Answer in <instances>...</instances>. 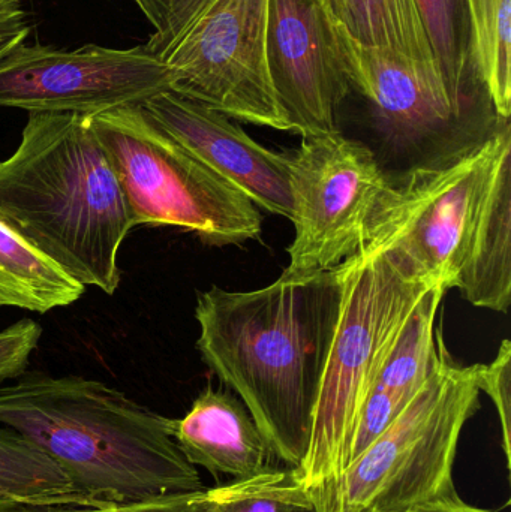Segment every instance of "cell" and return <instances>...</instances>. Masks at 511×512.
I'll use <instances>...</instances> for the list:
<instances>
[{"instance_id": "23", "label": "cell", "mask_w": 511, "mask_h": 512, "mask_svg": "<svg viewBox=\"0 0 511 512\" xmlns=\"http://www.w3.org/2000/svg\"><path fill=\"white\" fill-rule=\"evenodd\" d=\"M477 381L480 391L491 397L501 424V438L507 468L511 465V343H501L497 357L489 364H479Z\"/></svg>"}, {"instance_id": "19", "label": "cell", "mask_w": 511, "mask_h": 512, "mask_svg": "<svg viewBox=\"0 0 511 512\" xmlns=\"http://www.w3.org/2000/svg\"><path fill=\"white\" fill-rule=\"evenodd\" d=\"M471 62L498 116L511 114V0H465Z\"/></svg>"}, {"instance_id": "21", "label": "cell", "mask_w": 511, "mask_h": 512, "mask_svg": "<svg viewBox=\"0 0 511 512\" xmlns=\"http://www.w3.org/2000/svg\"><path fill=\"white\" fill-rule=\"evenodd\" d=\"M210 512H321L296 469H267L252 477L206 489Z\"/></svg>"}, {"instance_id": "6", "label": "cell", "mask_w": 511, "mask_h": 512, "mask_svg": "<svg viewBox=\"0 0 511 512\" xmlns=\"http://www.w3.org/2000/svg\"><path fill=\"white\" fill-rule=\"evenodd\" d=\"M152 24L144 44L171 92L230 119L291 132L267 66L269 0H134Z\"/></svg>"}, {"instance_id": "10", "label": "cell", "mask_w": 511, "mask_h": 512, "mask_svg": "<svg viewBox=\"0 0 511 512\" xmlns=\"http://www.w3.org/2000/svg\"><path fill=\"white\" fill-rule=\"evenodd\" d=\"M290 183L294 239L282 274L308 276L356 254L390 180L368 146L338 132L302 138Z\"/></svg>"}, {"instance_id": "26", "label": "cell", "mask_w": 511, "mask_h": 512, "mask_svg": "<svg viewBox=\"0 0 511 512\" xmlns=\"http://www.w3.org/2000/svg\"><path fill=\"white\" fill-rule=\"evenodd\" d=\"M404 512H498L488 510V508L476 507V505L468 504L464 499L459 498L455 501L440 502V504L425 505V507L413 508Z\"/></svg>"}, {"instance_id": "17", "label": "cell", "mask_w": 511, "mask_h": 512, "mask_svg": "<svg viewBox=\"0 0 511 512\" xmlns=\"http://www.w3.org/2000/svg\"><path fill=\"white\" fill-rule=\"evenodd\" d=\"M330 17L360 44L435 62L417 0H323ZM437 63V62H435Z\"/></svg>"}, {"instance_id": "4", "label": "cell", "mask_w": 511, "mask_h": 512, "mask_svg": "<svg viewBox=\"0 0 511 512\" xmlns=\"http://www.w3.org/2000/svg\"><path fill=\"white\" fill-rule=\"evenodd\" d=\"M0 224L84 288L116 292L135 224L89 117L29 113L17 150L0 162Z\"/></svg>"}, {"instance_id": "5", "label": "cell", "mask_w": 511, "mask_h": 512, "mask_svg": "<svg viewBox=\"0 0 511 512\" xmlns=\"http://www.w3.org/2000/svg\"><path fill=\"white\" fill-rule=\"evenodd\" d=\"M336 270L338 318L318 385L308 451L296 469L321 512L350 465L369 388L414 307L434 286L383 252H356Z\"/></svg>"}, {"instance_id": "14", "label": "cell", "mask_w": 511, "mask_h": 512, "mask_svg": "<svg viewBox=\"0 0 511 512\" xmlns=\"http://www.w3.org/2000/svg\"><path fill=\"white\" fill-rule=\"evenodd\" d=\"M446 292L441 285L426 291L381 364L360 412L350 463L407 408L440 366L446 345L437 319Z\"/></svg>"}, {"instance_id": "7", "label": "cell", "mask_w": 511, "mask_h": 512, "mask_svg": "<svg viewBox=\"0 0 511 512\" xmlns=\"http://www.w3.org/2000/svg\"><path fill=\"white\" fill-rule=\"evenodd\" d=\"M477 367L444 351L425 387L348 466L323 512H404L461 498L456 454L480 408Z\"/></svg>"}, {"instance_id": "8", "label": "cell", "mask_w": 511, "mask_h": 512, "mask_svg": "<svg viewBox=\"0 0 511 512\" xmlns=\"http://www.w3.org/2000/svg\"><path fill=\"white\" fill-rule=\"evenodd\" d=\"M87 117L113 165L135 228L179 227L210 246L260 239L258 207L162 131L141 105Z\"/></svg>"}, {"instance_id": "25", "label": "cell", "mask_w": 511, "mask_h": 512, "mask_svg": "<svg viewBox=\"0 0 511 512\" xmlns=\"http://www.w3.org/2000/svg\"><path fill=\"white\" fill-rule=\"evenodd\" d=\"M30 33L27 15L20 6H11L0 11V59L12 48L26 41Z\"/></svg>"}, {"instance_id": "20", "label": "cell", "mask_w": 511, "mask_h": 512, "mask_svg": "<svg viewBox=\"0 0 511 512\" xmlns=\"http://www.w3.org/2000/svg\"><path fill=\"white\" fill-rule=\"evenodd\" d=\"M68 475L35 445L0 426V505L27 504L72 495Z\"/></svg>"}, {"instance_id": "2", "label": "cell", "mask_w": 511, "mask_h": 512, "mask_svg": "<svg viewBox=\"0 0 511 512\" xmlns=\"http://www.w3.org/2000/svg\"><path fill=\"white\" fill-rule=\"evenodd\" d=\"M357 252H383L480 309L511 303V125L440 168L390 182Z\"/></svg>"}, {"instance_id": "15", "label": "cell", "mask_w": 511, "mask_h": 512, "mask_svg": "<svg viewBox=\"0 0 511 512\" xmlns=\"http://www.w3.org/2000/svg\"><path fill=\"white\" fill-rule=\"evenodd\" d=\"M173 438L192 466L213 475L237 480L273 468L272 447L230 390L207 385L185 417L173 420Z\"/></svg>"}, {"instance_id": "11", "label": "cell", "mask_w": 511, "mask_h": 512, "mask_svg": "<svg viewBox=\"0 0 511 512\" xmlns=\"http://www.w3.org/2000/svg\"><path fill=\"white\" fill-rule=\"evenodd\" d=\"M167 90L170 72L144 45L59 50L23 42L0 59V108L95 116Z\"/></svg>"}, {"instance_id": "28", "label": "cell", "mask_w": 511, "mask_h": 512, "mask_svg": "<svg viewBox=\"0 0 511 512\" xmlns=\"http://www.w3.org/2000/svg\"><path fill=\"white\" fill-rule=\"evenodd\" d=\"M0 512H11V511L5 510V508H0Z\"/></svg>"}, {"instance_id": "1", "label": "cell", "mask_w": 511, "mask_h": 512, "mask_svg": "<svg viewBox=\"0 0 511 512\" xmlns=\"http://www.w3.org/2000/svg\"><path fill=\"white\" fill-rule=\"evenodd\" d=\"M338 270L284 276L255 291L198 292L197 349L242 400L279 460L299 469L338 318Z\"/></svg>"}, {"instance_id": "24", "label": "cell", "mask_w": 511, "mask_h": 512, "mask_svg": "<svg viewBox=\"0 0 511 512\" xmlns=\"http://www.w3.org/2000/svg\"><path fill=\"white\" fill-rule=\"evenodd\" d=\"M41 336V325L33 319H21L0 330V382L20 378L26 373Z\"/></svg>"}, {"instance_id": "13", "label": "cell", "mask_w": 511, "mask_h": 512, "mask_svg": "<svg viewBox=\"0 0 511 512\" xmlns=\"http://www.w3.org/2000/svg\"><path fill=\"white\" fill-rule=\"evenodd\" d=\"M141 107L162 131L255 206L291 221L290 155L266 149L230 117L171 90Z\"/></svg>"}, {"instance_id": "27", "label": "cell", "mask_w": 511, "mask_h": 512, "mask_svg": "<svg viewBox=\"0 0 511 512\" xmlns=\"http://www.w3.org/2000/svg\"><path fill=\"white\" fill-rule=\"evenodd\" d=\"M20 0H0V6L3 8H9V6H18Z\"/></svg>"}, {"instance_id": "16", "label": "cell", "mask_w": 511, "mask_h": 512, "mask_svg": "<svg viewBox=\"0 0 511 512\" xmlns=\"http://www.w3.org/2000/svg\"><path fill=\"white\" fill-rule=\"evenodd\" d=\"M86 288L0 224V306L47 313L80 300Z\"/></svg>"}, {"instance_id": "12", "label": "cell", "mask_w": 511, "mask_h": 512, "mask_svg": "<svg viewBox=\"0 0 511 512\" xmlns=\"http://www.w3.org/2000/svg\"><path fill=\"white\" fill-rule=\"evenodd\" d=\"M267 66L291 132L338 134L351 87L323 0H269Z\"/></svg>"}, {"instance_id": "22", "label": "cell", "mask_w": 511, "mask_h": 512, "mask_svg": "<svg viewBox=\"0 0 511 512\" xmlns=\"http://www.w3.org/2000/svg\"><path fill=\"white\" fill-rule=\"evenodd\" d=\"M0 508L11 512H210L206 489L122 502L72 493L45 501L0 505Z\"/></svg>"}, {"instance_id": "18", "label": "cell", "mask_w": 511, "mask_h": 512, "mask_svg": "<svg viewBox=\"0 0 511 512\" xmlns=\"http://www.w3.org/2000/svg\"><path fill=\"white\" fill-rule=\"evenodd\" d=\"M444 80L456 98L470 104H492L471 62L470 21L465 0H417ZM495 108V107H494Z\"/></svg>"}, {"instance_id": "9", "label": "cell", "mask_w": 511, "mask_h": 512, "mask_svg": "<svg viewBox=\"0 0 511 512\" xmlns=\"http://www.w3.org/2000/svg\"><path fill=\"white\" fill-rule=\"evenodd\" d=\"M330 20L351 89L366 99L378 131L410 162L408 170L453 164L509 122L494 105L456 98L437 63L360 44Z\"/></svg>"}, {"instance_id": "3", "label": "cell", "mask_w": 511, "mask_h": 512, "mask_svg": "<svg viewBox=\"0 0 511 512\" xmlns=\"http://www.w3.org/2000/svg\"><path fill=\"white\" fill-rule=\"evenodd\" d=\"M0 426L53 460L78 495L122 502L204 489L173 418L95 379L24 373L0 385Z\"/></svg>"}, {"instance_id": "29", "label": "cell", "mask_w": 511, "mask_h": 512, "mask_svg": "<svg viewBox=\"0 0 511 512\" xmlns=\"http://www.w3.org/2000/svg\"><path fill=\"white\" fill-rule=\"evenodd\" d=\"M9 8H11V6H9ZM2 9H5V8H3V6H0V11H2Z\"/></svg>"}]
</instances>
